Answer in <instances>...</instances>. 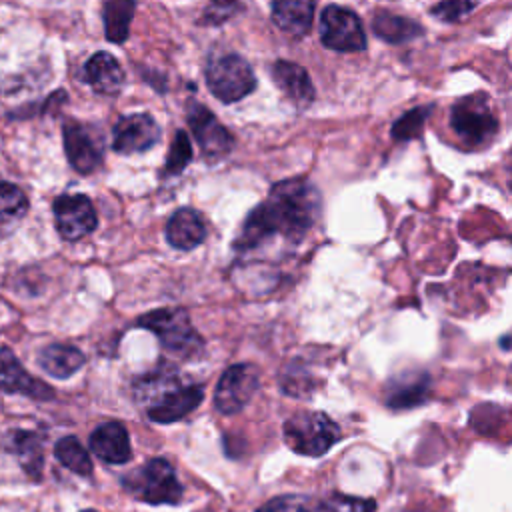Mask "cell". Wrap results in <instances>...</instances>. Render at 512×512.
I'll return each instance as SVG.
<instances>
[{
	"instance_id": "f546056e",
	"label": "cell",
	"mask_w": 512,
	"mask_h": 512,
	"mask_svg": "<svg viewBox=\"0 0 512 512\" xmlns=\"http://www.w3.org/2000/svg\"><path fill=\"white\" fill-rule=\"evenodd\" d=\"M28 208L24 192L6 180H0V216H20Z\"/></svg>"
},
{
	"instance_id": "83f0119b",
	"label": "cell",
	"mask_w": 512,
	"mask_h": 512,
	"mask_svg": "<svg viewBox=\"0 0 512 512\" xmlns=\"http://www.w3.org/2000/svg\"><path fill=\"white\" fill-rule=\"evenodd\" d=\"M242 10V0H210L202 10V26H220Z\"/></svg>"
},
{
	"instance_id": "d4e9b609",
	"label": "cell",
	"mask_w": 512,
	"mask_h": 512,
	"mask_svg": "<svg viewBox=\"0 0 512 512\" xmlns=\"http://www.w3.org/2000/svg\"><path fill=\"white\" fill-rule=\"evenodd\" d=\"M54 456L62 466L72 470L74 474L80 476H90L92 474V460L88 450L80 444L78 438L74 436H64L56 442L54 446Z\"/></svg>"
},
{
	"instance_id": "603a6c76",
	"label": "cell",
	"mask_w": 512,
	"mask_h": 512,
	"mask_svg": "<svg viewBox=\"0 0 512 512\" xmlns=\"http://www.w3.org/2000/svg\"><path fill=\"white\" fill-rule=\"evenodd\" d=\"M372 30L378 38H382L390 44L408 42V40H414V38L424 34V28L418 22H414L410 18H404V16H398V14L384 12V10H380L374 16Z\"/></svg>"
},
{
	"instance_id": "f1b7e54d",
	"label": "cell",
	"mask_w": 512,
	"mask_h": 512,
	"mask_svg": "<svg viewBox=\"0 0 512 512\" xmlns=\"http://www.w3.org/2000/svg\"><path fill=\"white\" fill-rule=\"evenodd\" d=\"M256 512H326V510L324 506H318L304 496L292 494V496L272 498L264 506H260Z\"/></svg>"
},
{
	"instance_id": "d6986e66",
	"label": "cell",
	"mask_w": 512,
	"mask_h": 512,
	"mask_svg": "<svg viewBox=\"0 0 512 512\" xmlns=\"http://www.w3.org/2000/svg\"><path fill=\"white\" fill-rule=\"evenodd\" d=\"M206 238V224L198 210L178 208L166 224V240L172 248L192 250Z\"/></svg>"
},
{
	"instance_id": "d6a6232c",
	"label": "cell",
	"mask_w": 512,
	"mask_h": 512,
	"mask_svg": "<svg viewBox=\"0 0 512 512\" xmlns=\"http://www.w3.org/2000/svg\"><path fill=\"white\" fill-rule=\"evenodd\" d=\"M502 346H504V350L508 348V336H504V340H502Z\"/></svg>"
},
{
	"instance_id": "7c38bea8",
	"label": "cell",
	"mask_w": 512,
	"mask_h": 512,
	"mask_svg": "<svg viewBox=\"0 0 512 512\" xmlns=\"http://www.w3.org/2000/svg\"><path fill=\"white\" fill-rule=\"evenodd\" d=\"M64 150L72 168L80 174L94 172L102 162V142L84 124L68 120L62 128Z\"/></svg>"
},
{
	"instance_id": "4dcf8cb0",
	"label": "cell",
	"mask_w": 512,
	"mask_h": 512,
	"mask_svg": "<svg viewBox=\"0 0 512 512\" xmlns=\"http://www.w3.org/2000/svg\"><path fill=\"white\" fill-rule=\"evenodd\" d=\"M326 512H374L376 502L372 498H358L348 494H332L324 504Z\"/></svg>"
},
{
	"instance_id": "8992f818",
	"label": "cell",
	"mask_w": 512,
	"mask_h": 512,
	"mask_svg": "<svg viewBox=\"0 0 512 512\" xmlns=\"http://www.w3.org/2000/svg\"><path fill=\"white\" fill-rule=\"evenodd\" d=\"M204 78L212 96L224 104L238 102L256 88V76L250 64L234 52L210 56Z\"/></svg>"
},
{
	"instance_id": "ac0fdd59",
	"label": "cell",
	"mask_w": 512,
	"mask_h": 512,
	"mask_svg": "<svg viewBox=\"0 0 512 512\" xmlns=\"http://www.w3.org/2000/svg\"><path fill=\"white\" fill-rule=\"evenodd\" d=\"M316 0H272V22L288 36L302 38L310 32Z\"/></svg>"
},
{
	"instance_id": "52a82bcc",
	"label": "cell",
	"mask_w": 512,
	"mask_h": 512,
	"mask_svg": "<svg viewBox=\"0 0 512 512\" xmlns=\"http://www.w3.org/2000/svg\"><path fill=\"white\" fill-rule=\"evenodd\" d=\"M450 128L470 148L488 144L498 132V120L486 96L474 94L458 100L450 110Z\"/></svg>"
},
{
	"instance_id": "4fadbf2b",
	"label": "cell",
	"mask_w": 512,
	"mask_h": 512,
	"mask_svg": "<svg viewBox=\"0 0 512 512\" xmlns=\"http://www.w3.org/2000/svg\"><path fill=\"white\" fill-rule=\"evenodd\" d=\"M160 140V126L150 114L122 116L114 126L112 148L120 154L146 152Z\"/></svg>"
},
{
	"instance_id": "5b68a950",
	"label": "cell",
	"mask_w": 512,
	"mask_h": 512,
	"mask_svg": "<svg viewBox=\"0 0 512 512\" xmlns=\"http://www.w3.org/2000/svg\"><path fill=\"white\" fill-rule=\"evenodd\" d=\"M338 440L340 428L324 412H296L284 422V442L296 454L320 456Z\"/></svg>"
},
{
	"instance_id": "7402d4cb",
	"label": "cell",
	"mask_w": 512,
	"mask_h": 512,
	"mask_svg": "<svg viewBox=\"0 0 512 512\" xmlns=\"http://www.w3.org/2000/svg\"><path fill=\"white\" fill-rule=\"evenodd\" d=\"M84 354L68 344H50L40 352V366L54 378H70L84 364Z\"/></svg>"
},
{
	"instance_id": "30bf717a",
	"label": "cell",
	"mask_w": 512,
	"mask_h": 512,
	"mask_svg": "<svg viewBox=\"0 0 512 512\" xmlns=\"http://www.w3.org/2000/svg\"><path fill=\"white\" fill-rule=\"evenodd\" d=\"M186 120H188V126L206 158L216 160V158L226 156L232 150V146H234L232 134L200 102H188Z\"/></svg>"
},
{
	"instance_id": "5bb4252c",
	"label": "cell",
	"mask_w": 512,
	"mask_h": 512,
	"mask_svg": "<svg viewBox=\"0 0 512 512\" xmlns=\"http://www.w3.org/2000/svg\"><path fill=\"white\" fill-rule=\"evenodd\" d=\"M430 396V376L426 372H406L388 380L384 388V404L394 410L420 406Z\"/></svg>"
},
{
	"instance_id": "2e32d148",
	"label": "cell",
	"mask_w": 512,
	"mask_h": 512,
	"mask_svg": "<svg viewBox=\"0 0 512 512\" xmlns=\"http://www.w3.org/2000/svg\"><path fill=\"white\" fill-rule=\"evenodd\" d=\"M90 450L108 464H126L132 458L130 436L120 422H104L90 434Z\"/></svg>"
},
{
	"instance_id": "1f68e13d",
	"label": "cell",
	"mask_w": 512,
	"mask_h": 512,
	"mask_svg": "<svg viewBox=\"0 0 512 512\" xmlns=\"http://www.w3.org/2000/svg\"><path fill=\"white\" fill-rule=\"evenodd\" d=\"M476 6V0H442L430 8V16L442 22H458L468 16Z\"/></svg>"
},
{
	"instance_id": "277c9868",
	"label": "cell",
	"mask_w": 512,
	"mask_h": 512,
	"mask_svg": "<svg viewBox=\"0 0 512 512\" xmlns=\"http://www.w3.org/2000/svg\"><path fill=\"white\" fill-rule=\"evenodd\" d=\"M122 486L136 500L146 504H178L182 500V484L164 458H152L144 466L122 476Z\"/></svg>"
},
{
	"instance_id": "836d02e7",
	"label": "cell",
	"mask_w": 512,
	"mask_h": 512,
	"mask_svg": "<svg viewBox=\"0 0 512 512\" xmlns=\"http://www.w3.org/2000/svg\"><path fill=\"white\" fill-rule=\"evenodd\" d=\"M82 512H96V510H82Z\"/></svg>"
},
{
	"instance_id": "8fae6325",
	"label": "cell",
	"mask_w": 512,
	"mask_h": 512,
	"mask_svg": "<svg viewBox=\"0 0 512 512\" xmlns=\"http://www.w3.org/2000/svg\"><path fill=\"white\" fill-rule=\"evenodd\" d=\"M56 228L64 240H80L90 234L96 224V210L84 194H64L54 202Z\"/></svg>"
},
{
	"instance_id": "3957f363",
	"label": "cell",
	"mask_w": 512,
	"mask_h": 512,
	"mask_svg": "<svg viewBox=\"0 0 512 512\" xmlns=\"http://www.w3.org/2000/svg\"><path fill=\"white\" fill-rule=\"evenodd\" d=\"M138 326L154 332L160 344L180 358H194L204 348V340L182 308L152 310L138 318Z\"/></svg>"
},
{
	"instance_id": "484cf974",
	"label": "cell",
	"mask_w": 512,
	"mask_h": 512,
	"mask_svg": "<svg viewBox=\"0 0 512 512\" xmlns=\"http://www.w3.org/2000/svg\"><path fill=\"white\" fill-rule=\"evenodd\" d=\"M432 112V106H418V108H412L408 110L406 114H402L394 124H392V136L394 140H400V142H406V140H412V138H418L428 116Z\"/></svg>"
},
{
	"instance_id": "ffe728a7",
	"label": "cell",
	"mask_w": 512,
	"mask_h": 512,
	"mask_svg": "<svg viewBox=\"0 0 512 512\" xmlns=\"http://www.w3.org/2000/svg\"><path fill=\"white\" fill-rule=\"evenodd\" d=\"M84 80L100 94H116L124 84V70L110 52H96L84 64Z\"/></svg>"
},
{
	"instance_id": "6da1fadb",
	"label": "cell",
	"mask_w": 512,
	"mask_h": 512,
	"mask_svg": "<svg viewBox=\"0 0 512 512\" xmlns=\"http://www.w3.org/2000/svg\"><path fill=\"white\" fill-rule=\"evenodd\" d=\"M320 214L318 190L304 178H290L274 184L268 198L258 204L244 220L236 250H254L270 236H284L290 242H300L314 226Z\"/></svg>"
},
{
	"instance_id": "44dd1931",
	"label": "cell",
	"mask_w": 512,
	"mask_h": 512,
	"mask_svg": "<svg viewBox=\"0 0 512 512\" xmlns=\"http://www.w3.org/2000/svg\"><path fill=\"white\" fill-rule=\"evenodd\" d=\"M4 446L6 450L14 452L22 464V468L26 470V474L34 480L40 478L42 474V438L36 432H28V430H12L6 434L4 438Z\"/></svg>"
},
{
	"instance_id": "e575fe53",
	"label": "cell",
	"mask_w": 512,
	"mask_h": 512,
	"mask_svg": "<svg viewBox=\"0 0 512 512\" xmlns=\"http://www.w3.org/2000/svg\"><path fill=\"white\" fill-rule=\"evenodd\" d=\"M202 512H206V510H202Z\"/></svg>"
},
{
	"instance_id": "ba28073f",
	"label": "cell",
	"mask_w": 512,
	"mask_h": 512,
	"mask_svg": "<svg viewBox=\"0 0 512 512\" xmlns=\"http://www.w3.org/2000/svg\"><path fill=\"white\" fill-rule=\"evenodd\" d=\"M320 40L336 52H362L368 44L358 14L336 4L326 6L320 14Z\"/></svg>"
},
{
	"instance_id": "cb8c5ba5",
	"label": "cell",
	"mask_w": 512,
	"mask_h": 512,
	"mask_svg": "<svg viewBox=\"0 0 512 512\" xmlns=\"http://www.w3.org/2000/svg\"><path fill=\"white\" fill-rule=\"evenodd\" d=\"M134 0H108L104 4V30L110 42L122 44L130 34Z\"/></svg>"
},
{
	"instance_id": "9c48e42d",
	"label": "cell",
	"mask_w": 512,
	"mask_h": 512,
	"mask_svg": "<svg viewBox=\"0 0 512 512\" xmlns=\"http://www.w3.org/2000/svg\"><path fill=\"white\" fill-rule=\"evenodd\" d=\"M260 386L258 368L244 362L226 368L214 388V406L220 414L232 416L240 412Z\"/></svg>"
},
{
	"instance_id": "4316f807",
	"label": "cell",
	"mask_w": 512,
	"mask_h": 512,
	"mask_svg": "<svg viewBox=\"0 0 512 512\" xmlns=\"http://www.w3.org/2000/svg\"><path fill=\"white\" fill-rule=\"evenodd\" d=\"M192 160V144H190V138L184 130H176L174 138H172V144H170V150H168V156H166V164H164V176H176L180 174L188 162Z\"/></svg>"
},
{
	"instance_id": "9a60e30c",
	"label": "cell",
	"mask_w": 512,
	"mask_h": 512,
	"mask_svg": "<svg viewBox=\"0 0 512 512\" xmlns=\"http://www.w3.org/2000/svg\"><path fill=\"white\" fill-rule=\"evenodd\" d=\"M0 388L6 392H20L34 400H50L54 390L42 380L30 376L10 348H0Z\"/></svg>"
},
{
	"instance_id": "e0dca14e",
	"label": "cell",
	"mask_w": 512,
	"mask_h": 512,
	"mask_svg": "<svg viewBox=\"0 0 512 512\" xmlns=\"http://www.w3.org/2000/svg\"><path fill=\"white\" fill-rule=\"evenodd\" d=\"M270 74H272V80L276 82V86L282 90V94L288 100H292L296 106L306 108L312 104L316 92H314V84H312L306 68H302L296 62L276 60L272 64Z\"/></svg>"
},
{
	"instance_id": "7a4b0ae2",
	"label": "cell",
	"mask_w": 512,
	"mask_h": 512,
	"mask_svg": "<svg viewBox=\"0 0 512 512\" xmlns=\"http://www.w3.org/2000/svg\"><path fill=\"white\" fill-rule=\"evenodd\" d=\"M136 398L152 422L172 424L194 412L204 400L200 384H184L172 366L154 370L136 384Z\"/></svg>"
}]
</instances>
